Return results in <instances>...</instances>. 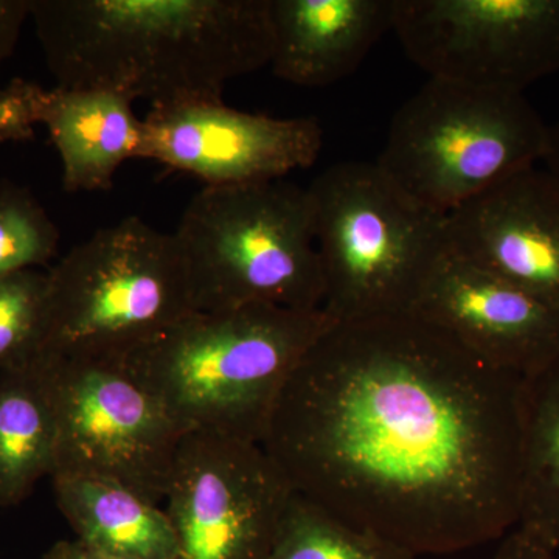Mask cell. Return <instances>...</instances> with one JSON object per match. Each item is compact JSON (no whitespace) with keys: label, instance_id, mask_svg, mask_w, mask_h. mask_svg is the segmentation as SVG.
Wrapping results in <instances>:
<instances>
[{"label":"cell","instance_id":"cell-1","mask_svg":"<svg viewBox=\"0 0 559 559\" xmlns=\"http://www.w3.org/2000/svg\"><path fill=\"white\" fill-rule=\"evenodd\" d=\"M522 382L415 312L336 322L260 444L355 527L417 557L474 549L518 525Z\"/></svg>","mask_w":559,"mask_h":559},{"label":"cell","instance_id":"cell-2","mask_svg":"<svg viewBox=\"0 0 559 559\" xmlns=\"http://www.w3.org/2000/svg\"><path fill=\"white\" fill-rule=\"evenodd\" d=\"M58 87L106 90L151 108L223 100L270 66L271 0H32Z\"/></svg>","mask_w":559,"mask_h":559},{"label":"cell","instance_id":"cell-3","mask_svg":"<svg viewBox=\"0 0 559 559\" xmlns=\"http://www.w3.org/2000/svg\"><path fill=\"white\" fill-rule=\"evenodd\" d=\"M334 323L274 305L197 311L120 360L183 436L260 444L290 374Z\"/></svg>","mask_w":559,"mask_h":559},{"label":"cell","instance_id":"cell-4","mask_svg":"<svg viewBox=\"0 0 559 559\" xmlns=\"http://www.w3.org/2000/svg\"><path fill=\"white\" fill-rule=\"evenodd\" d=\"M197 311L246 305L323 310L310 191L285 180L204 187L173 231Z\"/></svg>","mask_w":559,"mask_h":559},{"label":"cell","instance_id":"cell-5","mask_svg":"<svg viewBox=\"0 0 559 559\" xmlns=\"http://www.w3.org/2000/svg\"><path fill=\"white\" fill-rule=\"evenodd\" d=\"M193 312L175 234L130 216L95 231L47 272L40 353L123 359Z\"/></svg>","mask_w":559,"mask_h":559},{"label":"cell","instance_id":"cell-6","mask_svg":"<svg viewBox=\"0 0 559 559\" xmlns=\"http://www.w3.org/2000/svg\"><path fill=\"white\" fill-rule=\"evenodd\" d=\"M323 310L337 323L406 314L447 250V216L421 207L377 162H342L308 187Z\"/></svg>","mask_w":559,"mask_h":559},{"label":"cell","instance_id":"cell-7","mask_svg":"<svg viewBox=\"0 0 559 559\" xmlns=\"http://www.w3.org/2000/svg\"><path fill=\"white\" fill-rule=\"evenodd\" d=\"M549 127L524 94L429 79L390 123L377 165L421 207L450 215L543 162Z\"/></svg>","mask_w":559,"mask_h":559},{"label":"cell","instance_id":"cell-8","mask_svg":"<svg viewBox=\"0 0 559 559\" xmlns=\"http://www.w3.org/2000/svg\"><path fill=\"white\" fill-rule=\"evenodd\" d=\"M38 358L57 423L51 477L116 481L164 506L186 436L159 401L120 359Z\"/></svg>","mask_w":559,"mask_h":559},{"label":"cell","instance_id":"cell-9","mask_svg":"<svg viewBox=\"0 0 559 559\" xmlns=\"http://www.w3.org/2000/svg\"><path fill=\"white\" fill-rule=\"evenodd\" d=\"M393 33L429 79L524 94L559 70V0H395Z\"/></svg>","mask_w":559,"mask_h":559},{"label":"cell","instance_id":"cell-10","mask_svg":"<svg viewBox=\"0 0 559 559\" xmlns=\"http://www.w3.org/2000/svg\"><path fill=\"white\" fill-rule=\"evenodd\" d=\"M294 492L261 444L187 433L164 500L175 559L266 558Z\"/></svg>","mask_w":559,"mask_h":559},{"label":"cell","instance_id":"cell-11","mask_svg":"<svg viewBox=\"0 0 559 559\" xmlns=\"http://www.w3.org/2000/svg\"><path fill=\"white\" fill-rule=\"evenodd\" d=\"M140 159L197 176L205 187L271 182L319 159L323 130L314 117L277 119L223 100L151 108L142 120Z\"/></svg>","mask_w":559,"mask_h":559},{"label":"cell","instance_id":"cell-12","mask_svg":"<svg viewBox=\"0 0 559 559\" xmlns=\"http://www.w3.org/2000/svg\"><path fill=\"white\" fill-rule=\"evenodd\" d=\"M440 326L498 369L527 378L559 356V310L444 250L415 301Z\"/></svg>","mask_w":559,"mask_h":559},{"label":"cell","instance_id":"cell-13","mask_svg":"<svg viewBox=\"0 0 559 559\" xmlns=\"http://www.w3.org/2000/svg\"><path fill=\"white\" fill-rule=\"evenodd\" d=\"M447 249L559 310V182L546 168L502 180L444 218Z\"/></svg>","mask_w":559,"mask_h":559},{"label":"cell","instance_id":"cell-14","mask_svg":"<svg viewBox=\"0 0 559 559\" xmlns=\"http://www.w3.org/2000/svg\"><path fill=\"white\" fill-rule=\"evenodd\" d=\"M395 0H271V69L301 87L347 79L393 31Z\"/></svg>","mask_w":559,"mask_h":559},{"label":"cell","instance_id":"cell-15","mask_svg":"<svg viewBox=\"0 0 559 559\" xmlns=\"http://www.w3.org/2000/svg\"><path fill=\"white\" fill-rule=\"evenodd\" d=\"M128 95L106 90H44L39 123L60 153L62 189L106 191L130 159H138L143 124Z\"/></svg>","mask_w":559,"mask_h":559},{"label":"cell","instance_id":"cell-16","mask_svg":"<svg viewBox=\"0 0 559 559\" xmlns=\"http://www.w3.org/2000/svg\"><path fill=\"white\" fill-rule=\"evenodd\" d=\"M58 509L83 546L130 559H175V530L164 506L116 481L57 474Z\"/></svg>","mask_w":559,"mask_h":559},{"label":"cell","instance_id":"cell-17","mask_svg":"<svg viewBox=\"0 0 559 559\" xmlns=\"http://www.w3.org/2000/svg\"><path fill=\"white\" fill-rule=\"evenodd\" d=\"M57 463V423L36 356L0 371V509L20 506Z\"/></svg>","mask_w":559,"mask_h":559},{"label":"cell","instance_id":"cell-18","mask_svg":"<svg viewBox=\"0 0 559 559\" xmlns=\"http://www.w3.org/2000/svg\"><path fill=\"white\" fill-rule=\"evenodd\" d=\"M516 528L559 550V356L522 382Z\"/></svg>","mask_w":559,"mask_h":559},{"label":"cell","instance_id":"cell-19","mask_svg":"<svg viewBox=\"0 0 559 559\" xmlns=\"http://www.w3.org/2000/svg\"><path fill=\"white\" fill-rule=\"evenodd\" d=\"M377 533L355 527L294 492L264 559H418Z\"/></svg>","mask_w":559,"mask_h":559},{"label":"cell","instance_id":"cell-20","mask_svg":"<svg viewBox=\"0 0 559 559\" xmlns=\"http://www.w3.org/2000/svg\"><path fill=\"white\" fill-rule=\"evenodd\" d=\"M61 234L39 201L17 183H0V278L46 266Z\"/></svg>","mask_w":559,"mask_h":559},{"label":"cell","instance_id":"cell-21","mask_svg":"<svg viewBox=\"0 0 559 559\" xmlns=\"http://www.w3.org/2000/svg\"><path fill=\"white\" fill-rule=\"evenodd\" d=\"M46 304L47 274L27 270L0 278V371L39 355Z\"/></svg>","mask_w":559,"mask_h":559},{"label":"cell","instance_id":"cell-22","mask_svg":"<svg viewBox=\"0 0 559 559\" xmlns=\"http://www.w3.org/2000/svg\"><path fill=\"white\" fill-rule=\"evenodd\" d=\"M43 91L39 84L22 79H13L5 87H0V143L35 139Z\"/></svg>","mask_w":559,"mask_h":559},{"label":"cell","instance_id":"cell-23","mask_svg":"<svg viewBox=\"0 0 559 559\" xmlns=\"http://www.w3.org/2000/svg\"><path fill=\"white\" fill-rule=\"evenodd\" d=\"M31 13L32 0H0V66L14 53Z\"/></svg>","mask_w":559,"mask_h":559},{"label":"cell","instance_id":"cell-24","mask_svg":"<svg viewBox=\"0 0 559 559\" xmlns=\"http://www.w3.org/2000/svg\"><path fill=\"white\" fill-rule=\"evenodd\" d=\"M492 559H558L557 550L544 546L538 539L514 527L499 544Z\"/></svg>","mask_w":559,"mask_h":559},{"label":"cell","instance_id":"cell-25","mask_svg":"<svg viewBox=\"0 0 559 559\" xmlns=\"http://www.w3.org/2000/svg\"><path fill=\"white\" fill-rule=\"evenodd\" d=\"M40 559H94V557L79 539H64L55 543Z\"/></svg>","mask_w":559,"mask_h":559},{"label":"cell","instance_id":"cell-26","mask_svg":"<svg viewBox=\"0 0 559 559\" xmlns=\"http://www.w3.org/2000/svg\"><path fill=\"white\" fill-rule=\"evenodd\" d=\"M540 165L559 182V121L549 127V143Z\"/></svg>","mask_w":559,"mask_h":559},{"label":"cell","instance_id":"cell-27","mask_svg":"<svg viewBox=\"0 0 559 559\" xmlns=\"http://www.w3.org/2000/svg\"><path fill=\"white\" fill-rule=\"evenodd\" d=\"M91 554H92V557H94V559H130V558L112 557V555L100 554V551H94V550H91Z\"/></svg>","mask_w":559,"mask_h":559}]
</instances>
